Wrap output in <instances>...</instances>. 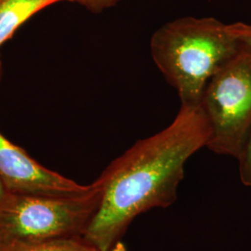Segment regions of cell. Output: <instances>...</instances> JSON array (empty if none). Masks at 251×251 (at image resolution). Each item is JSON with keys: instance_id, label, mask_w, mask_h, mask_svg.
I'll return each instance as SVG.
<instances>
[{"instance_id": "1", "label": "cell", "mask_w": 251, "mask_h": 251, "mask_svg": "<svg viewBox=\"0 0 251 251\" xmlns=\"http://www.w3.org/2000/svg\"><path fill=\"white\" fill-rule=\"evenodd\" d=\"M209 137L200 105H180L170 125L136 142L96 179L100 200L83 237L100 251H108L138 216L173 205L185 164L206 147Z\"/></svg>"}, {"instance_id": "2", "label": "cell", "mask_w": 251, "mask_h": 251, "mask_svg": "<svg viewBox=\"0 0 251 251\" xmlns=\"http://www.w3.org/2000/svg\"><path fill=\"white\" fill-rule=\"evenodd\" d=\"M239 45L228 25L217 19L181 17L153 33L150 50L180 105L198 106L208 81Z\"/></svg>"}, {"instance_id": "3", "label": "cell", "mask_w": 251, "mask_h": 251, "mask_svg": "<svg viewBox=\"0 0 251 251\" xmlns=\"http://www.w3.org/2000/svg\"><path fill=\"white\" fill-rule=\"evenodd\" d=\"M100 195L97 180L89 192L75 196L10 194L0 210V246L83 236Z\"/></svg>"}, {"instance_id": "4", "label": "cell", "mask_w": 251, "mask_h": 251, "mask_svg": "<svg viewBox=\"0 0 251 251\" xmlns=\"http://www.w3.org/2000/svg\"><path fill=\"white\" fill-rule=\"evenodd\" d=\"M200 107L210 126L206 148L237 158L251 130V48L237 50L208 81Z\"/></svg>"}, {"instance_id": "5", "label": "cell", "mask_w": 251, "mask_h": 251, "mask_svg": "<svg viewBox=\"0 0 251 251\" xmlns=\"http://www.w3.org/2000/svg\"><path fill=\"white\" fill-rule=\"evenodd\" d=\"M0 178L11 194L75 196L89 192L92 183L79 184L33 159L0 132Z\"/></svg>"}, {"instance_id": "6", "label": "cell", "mask_w": 251, "mask_h": 251, "mask_svg": "<svg viewBox=\"0 0 251 251\" xmlns=\"http://www.w3.org/2000/svg\"><path fill=\"white\" fill-rule=\"evenodd\" d=\"M60 1L63 0H0V46L36 12Z\"/></svg>"}, {"instance_id": "7", "label": "cell", "mask_w": 251, "mask_h": 251, "mask_svg": "<svg viewBox=\"0 0 251 251\" xmlns=\"http://www.w3.org/2000/svg\"><path fill=\"white\" fill-rule=\"evenodd\" d=\"M0 251H100L83 236L54 238L40 242L9 243L0 246Z\"/></svg>"}, {"instance_id": "8", "label": "cell", "mask_w": 251, "mask_h": 251, "mask_svg": "<svg viewBox=\"0 0 251 251\" xmlns=\"http://www.w3.org/2000/svg\"><path fill=\"white\" fill-rule=\"evenodd\" d=\"M236 160L238 161L239 177L243 184L251 188V130Z\"/></svg>"}, {"instance_id": "9", "label": "cell", "mask_w": 251, "mask_h": 251, "mask_svg": "<svg viewBox=\"0 0 251 251\" xmlns=\"http://www.w3.org/2000/svg\"><path fill=\"white\" fill-rule=\"evenodd\" d=\"M63 1H72L80 4L91 12L100 13L105 9H110L118 4L121 0H63Z\"/></svg>"}, {"instance_id": "10", "label": "cell", "mask_w": 251, "mask_h": 251, "mask_svg": "<svg viewBox=\"0 0 251 251\" xmlns=\"http://www.w3.org/2000/svg\"><path fill=\"white\" fill-rule=\"evenodd\" d=\"M228 28L239 41L251 48V25L238 22L228 25Z\"/></svg>"}, {"instance_id": "11", "label": "cell", "mask_w": 251, "mask_h": 251, "mask_svg": "<svg viewBox=\"0 0 251 251\" xmlns=\"http://www.w3.org/2000/svg\"><path fill=\"white\" fill-rule=\"evenodd\" d=\"M10 192L8 188L6 187L5 183L3 182V180L0 178V210L2 209V207L5 205V203L7 202L8 198L10 196Z\"/></svg>"}, {"instance_id": "12", "label": "cell", "mask_w": 251, "mask_h": 251, "mask_svg": "<svg viewBox=\"0 0 251 251\" xmlns=\"http://www.w3.org/2000/svg\"><path fill=\"white\" fill-rule=\"evenodd\" d=\"M108 251H126V249L125 245L121 242V240H119Z\"/></svg>"}]
</instances>
